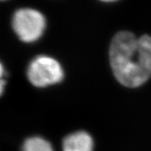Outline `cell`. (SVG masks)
Segmentation results:
<instances>
[{
  "label": "cell",
  "mask_w": 151,
  "mask_h": 151,
  "mask_svg": "<svg viewBox=\"0 0 151 151\" xmlns=\"http://www.w3.org/2000/svg\"><path fill=\"white\" fill-rule=\"evenodd\" d=\"M63 151H93V140L85 131H78L66 136L63 142Z\"/></svg>",
  "instance_id": "cell-4"
},
{
  "label": "cell",
  "mask_w": 151,
  "mask_h": 151,
  "mask_svg": "<svg viewBox=\"0 0 151 151\" xmlns=\"http://www.w3.org/2000/svg\"><path fill=\"white\" fill-rule=\"evenodd\" d=\"M12 24L14 32L22 42H33L42 36L46 21L40 11L22 8L14 12Z\"/></svg>",
  "instance_id": "cell-2"
},
{
  "label": "cell",
  "mask_w": 151,
  "mask_h": 151,
  "mask_svg": "<svg viewBox=\"0 0 151 151\" xmlns=\"http://www.w3.org/2000/svg\"><path fill=\"white\" fill-rule=\"evenodd\" d=\"M99 1H101L103 2H117L119 0H99Z\"/></svg>",
  "instance_id": "cell-6"
},
{
  "label": "cell",
  "mask_w": 151,
  "mask_h": 151,
  "mask_svg": "<svg viewBox=\"0 0 151 151\" xmlns=\"http://www.w3.org/2000/svg\"><path fill=\"white\" fill-rule=\"evenodd\" d=\"M21 151H53L49 141L40 137H32L26 139Z\"/></svg>",
  "instance_id": "cell-5"
},
{
  "label": "cell",
  "mask_w": 151,
  "mask_h": 151,
  "mask_svg": "<svg viewBox=\"0 0 151 151\" xmlns=\"http://www.w3.org/2000/svg\"><path fill=\"white\" fill-rule=\"evenodd\" d=\"M109 60L113 74L122 85L131 88L143 85L151 76V36L118 32L110 44Z\"/></svg>",
  "instance_id": "cell-1"
},
{
  "label": "cell",
  "mask_w": 151,
  "mask_h": 151,
  "mask_svg": "<svg viewBox=\"0 0 151 151\" xmlns=\"http://www.w3.org/2000/svg\"><path fill=\"white\" fill-rule=\"evenodd\" d=\"M64 72L60 63L47 56H39L32 60L27 69V77L37 87H46L63 80Z\"/></svg>",
  "instance_id": "cell-3"
}]
</instances>
